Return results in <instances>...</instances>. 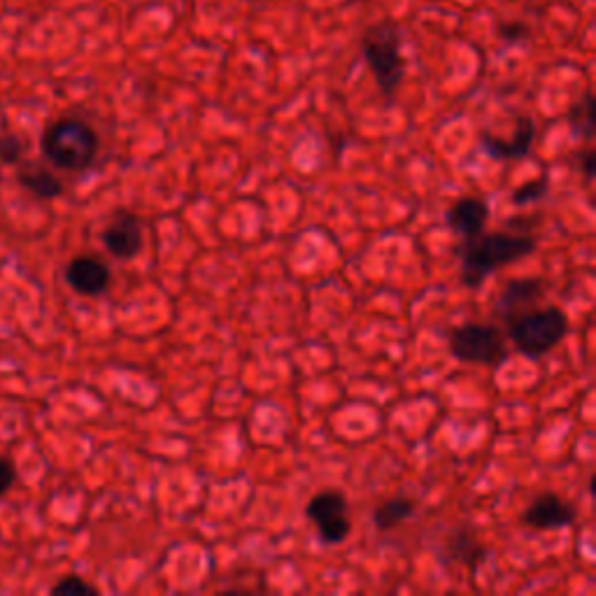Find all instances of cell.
<instances>
[{
  "instance_id": "cell-1",
  "label": "cell",
  "mask_w": 596,
  "mask_h": 596,
  "mask_svg": "<svg viewBox=\"0 0 596 596\" xmlns=\"http://www.w3.org/2000/svg\"><path fill=\"white\" fill-rule=\"evenodd\" d=\"M534 252L536 238L527 236V233L482 231L473 238H463L459 245V280L463 287L478 290L491 273L515 262H522Z\"/></svg>"
},
{
  "instance_id": "cell-2",
  "label": "cell",
  "mask_w": 596,
  "mask_h": 596,
  "mask_svg": "<svg viewBox=\"0 0 596 596\" xmlns=\"http://www.w3.org/2000/svg\"><path fill=\"white\" fill-rule=\"evenodd\" d=\"M40 149L55 168L85 173L98 154V134L82 119L63 117L45 128Z\"/></svg>"
},
{
  "instance_id": "cell-3",
  "label": "cell",
  "mask_w": 596,
  "mask_h": 596,
  "mask_svg": "<svg viewBox=\"0 0 596 596\" xmlns=\"http://www.w3.org/2000/svg\"><path fill=\"white\" fill-rule=\"evenodd\" d=\"M361 55L375 77V85L387 100H394L406 80V57L401 51V31L394 21L373 23L361 38Z\"/></svg>"
},
{
  "instance_id": "cell-4",
  "label": "cell",
  "mask_w": 596,
  "mask_h": 596,
  "mask_svg": "<svg viewBox=\"0 0 596 596\" xmlns=\"http://www.w3.org/2000/svg\"><path fill=\"white\" fill-rule=\"evenodd\" d=\"M568 333V317L559 305L529 307L508 320V339L529 359L553 352Z\"/></svg>"
},
{
  "instance_id": "cell-5",
  "label": "cell",
  "mask_w": 596,
  "mask_h": 596,
  "mask_svg": "<svg viewBox=\"0 0 596 596\" xmlns=\"http://www.w3.org/2000/svg\"><path fill=\"white\" fill-rule=\"evenodd\" d=\"M450 354L461 364L499 367L508 359L506 339L499 326L487 322H463L448 335Z\"/></svg>"
},
{
  "instance_id": "cell-6",
  "label": "cell",
  "mask_w": 596,
  "mask_h": 596,
  "mask_svg": "<svg viewBox=\"0 0 596 596\" xmlns=\"http://www.w3.org/2000/svg\"><path fill=\"white\" fill-rule=\"evenodd\" d=\"M305 517L315 527L324 546H341L352 531L350 501L339 489H322L310 497Z\"/></svg>"
},
{
  "instance_id": "cell-7",
  "label": "cell",
  "mask_w": 596,
  "mask_h": 596,
  "mask_svg": "<svg viewBox=\"0 0 596 596\" xmlns=\"http://www.w3.org/2000/svg\"><path fill=\"white\" fill-rule=\"evenodd\" d=\"M100 243L119 262H131L145 247L143 222L131 211H117L100 233Z\"/></svg>"
},
{
  "instance_id": "cell-8",
  "label": "cell",
  "mask_w": 596,
  "mask_h": 596,
  "mask_svg": "<svg viewBox=\"0 0 596 596\" xmlns=\"http://www.w3.org/2000/svg\"><path fill=\"white\" fill-rule=\"evenodd\" d=\"M578 517V508L564 499L557 491H546L536 497L522 515V525L534 531H557L568 529Z\"/></svg>"
},
{
  "instance_id": "cell-9",
  "label": "cell",
  "mask_w": 596,
  "mask_h": 596,
  "mask_svg": "<svg viewBox=\"0 0 596 596\" xmlns=\"http://www.w3.org/2000/svg\"><path fill=\"white\" fill-rule=\"evenodd\" d=\"M478 140L491 159H499V162L525 159L536 140V121L529 115H522L515 121V134L510 140H504L489 131H480Z\"/></svg>"
},
{
  "instance_id": "cell-10",
  "label": "cell",
  "mask_w": 596,
  "mask_h": 596,
  "mask_svg": "<svg viewBox=\"0 0 596 596\" xmlns=\"http://www.w3.org/2000/svg\"><path fill=\"white\" fill-rule=\"evenodd\" d=\"M66 282L82 296H100L110 290L113 273L96 256H75L66 266Z\"/></svg>"
},
{
  "instance_id": "cell-11",
  "label": "cell",
  "mask_w": 596,
  "mask_h": 596,
  "mask_svg": "<svg viewBox=\"0 0 596 596\" xmlns=\"http://www.w3.org/2000/svg\"><path fill=\"white\" fill-rule=\"evenodd\" d=\"M543 292H546V282L540 277L508 280L499 294L497 313L501 315V320L508 322L517 313H522V310H529V305H534L543 296Z\"/></svg>"
},
{
  "instance_id": "cell-12",
  "label": "cell",
  "mask_w": 596,
  "mask_h": 596,
  "mask_svg": "<svg viewBox=\"0 0 596 596\" xmlns=\"http://www.w3.org/2000/svg\"><path fill=\"white\" fill-rule=\"evenodd\" d=\"M448 226L457 233V236L463 238H473L478 233L485 231L489 222V205L480 198L473 196H463L455 201V205L448 211Z\"/></svg>"
},
{
  "instance_id": "cell-13",
  "label": "cell",
  "mask_w": 596,
  "mask_h": 596,
  "mask_svg": "<svg viewBox=\"0 0 596 596\" xmlns=\"http://www.w3.org/2000/svg\"><path fill=\"white\" fill-rule=\"evenodd\" d=\"M17 179L26 192H31L33 196H38L42 201H55V198L63 196V192H66L61 177L55 170H49L40 164H21L19 162Z\"/></svg>"
},
{
  "instance_id": "cell-14",
  "label": "cell",
  "mask_w": 596,
  "mask_h": 596,
  "mask_svg": "<svg viewBox=\"0 0 596 596\" xmlns=\"http://www.w3.org/2000/svg\"><path fill=\"white\" fill-rule=\"evenodd\" d=\"M414 512H418V501L410 497L387 499L373 510V525L378 531H392L408 522Z\"/></svg>"
},
{
  "instance_id": "cell-15",
  "label": "cell",
  "mask_w": 596,
  "mask_h": 596,
  "mask_svg": "<svg viewBox=\"0 0 596 596\" xmlns=\"http://www.w3.org/2000/svg\"><path fill=\"white\" fill-rule=\"evenodd\" d=\"M448 548H450V557L459 559L461 564H466L469 568H476L482 557H485V548L476 540V536L466 529H459L450 540H448Z\"/></svg>"
},
{
  "instance_id": "cell-16",
  "label": "cell",
  "mask_w": 596,
  "mask_h": 596,
  "mask_svg": "<svg viewBox=\"0 0 596 596\" xmlns=\"http://www.w3.org/2000/svg\"><path fill=\"white\" fill-rule=\"evenodd\" d=\"M568 121H571V128L583 136L585 140H592L594 138V128H596V102H594V94L592 89H587L583 94V98L576 102V106L571 108V113H568Z\"/></svg>"
},
{
  "instance_id": "cell-17",
  "label": "cell",
  "mask_w": 596,
  "mask_h": 596,
  "mask_svg": "<svg viewBox=\"0 0 596 596\" xmlns=\"http://www.w3.org/2000/svg\"><path fill=\"white\" fill-rule=\"evenodd\" d=\"M548 185H550V175H548V168H543L534 179H529V183H525L522 187H517L510 196L512 205L522 207V205H529L534 201H538L540 196H546L548 192Z\"/></svg>"
},
{
  "instance_id": "cell-18",
  "label": "cell",
  "mask_w": 596,
  "mask_h": 596,
  "mask_svg": "<svg viewBox=\"0 0 596 596\" xmlns=\"http://www.w3.org/2000/svg\"><path fill=\"white\" fill-rule=\"evenodd\" d=\"M49 594L55 596H96L98 587L87 583L80 576H63L55 587L49 589Z\"/></svg>"
},
{
  "instance_id": "cell-19",
  "label": "cell",
  "mask_w": 596,
  "mask_h": 596,
  "mask_svg": "<svg viewBox=\"0 0 596 596\" xmlns=\"http://www.w3.org/2000/svg\"><path fill=\"white\" fill-rule=\"evenodd\" d=\"M21 157H23V143L19 136L6 134L3 138H0V159L10 166H17Z\"/></svg>"
},
{
  "instance_id": "cell-20",
  "label": "cell",
  "mask_w": 596,
  "mask_h": 596,
  "mask_svg": "<svg viewBox=\"0 0 596 596\" xmlns=\"http://www.w3.org/2000/svg\"><path fill=\"white\" fill-rule=\"evenodd\" d=\"M499 36L506 40V42H522L529 38V26L520 23V21H508V23H501L499 26Z\"/></svg>"
},
{
  "instance_id": "cell-21",
  "label": "cell",
  "mask_w": 596,
  "mask_h": 596,
  "mask_svg": "<svg viewBox=\"0 0 596 596\" xmlns=\"http://www.w3.org/2000/svg\"><path fill=\"white\" fill-rule=\"evenodd\" d=\"M14 480H17V469H14V463H12L8 457L0 455V497L8 495V491H10L12 485H14Z\"/></svg>"
},
{
  "instance_id": "cell-22",
  "label": "cell",
  "mask_w": 596,
  "mask_h": 596,
  "mask_svg": "<svg viewBox=\"0 0 596 596\" xmlns=\"http://www.w3.org/2000/svg\"><path fill=\"white\" fill-rule=\"evenodd\" d=\"M580 170L585 173V179L587 183H592L594 179V173H596V152L592 147L583 149L580 154Z\"/></svg>"
},
{
  "instance_id": "cell-23",
  "label": "cell",
  "mask_w": 596,
  "mask_h": 596,
  "mask_svg": "<svg viewBox=\"0 0 596 596\" xmlns=\"http://www.w3.org/2000/svg\"><path fill=\"white\" fill-rule=\"evenodd\" d=\"M247 3H254V0H247Z\"/></svg>"
}]
</instances>
